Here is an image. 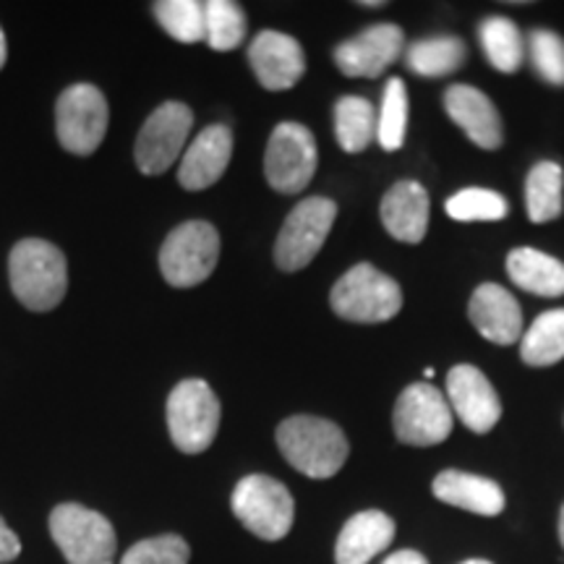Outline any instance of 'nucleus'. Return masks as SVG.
<instances>
[{
    "label": "nucleus",
    "instance_id": "f257e3e1",
    "mask_svg": "<svg viewBox=\"0 0 564 564\" xmlns=\"http://www.w3.org/2000/svg\"><path fill=\"white\" fill-rule=\"evenodd\" d=\"M11 291L30 312H53L66 299L68 267L58 246L40 238H26L11 249Z\"/></svg>",
    "mask_w": 564,
    "mask_h": 564
},
{
    "label": "nucleus",
    "instance_id": "f03ea898",
    "mask_svg": "<svg viewBox=\"0 0 564 564\" xmlns=\"http://www.w3.org/2000/svg\"><path fill=\"white\" fill-rule=\"evenodd\" d=\"M278 447L308 478H333L348 460V440L337 423L319 415H291L278 426Z\"/></svg>",
    "mask_w": 564,
    "mask_h": 564
},
{
    "label": "nucleus",
    "instance_id": "7ed1b4c3",
    "mask_svg": "<svg viewBox=\"0 0 564 564\" xmlns=\"http://www.w3.org/2000/svg\"><path fill=\"white\" fill-rule=\"evenodd\" d=\"M329 303H333V312L345 322L379 324L400 314L403 291L390 274L364 262L335 282Z\"/></svg>",
    "mask_w": 564,
    "mask_h": 564
},
{
    "label": "nucleus",
    "instance_id": "20e7f679",
    "mask_svg": "<svg viewBox=\"0 0 564 564\" xmlns=\"http://www.w3.org/2000/svg\"><path fill=\"white\" fill-rule=\"evenodd\" d=\"M51 535L68 564H112L118 552L116 528L105 514L66 502L51 512Z\"/></svg>",
    "mask_w": 564,
    "mask_h": 564
},
{
    "label": "nucleus",
    "instance_id": "39448f33",
    "mask_svg": "<svg viewBox=\"0 0 564 564\" xmlns=\"http://www.w3.org/2000/svg\"><path fill=\"white\" fill-rule=\"evenodd\" d=\"M232 514L246 531L262 541H280L291 533L295 520L293 494L278 478L251 474L238 481L232 491Z\"/></svg>",
    "mask_w": 564,
    "mask_h": 564
},
{
    "label": "nucleus",
    "instance_id": "423d86ee",
    "mask_svg": "<svg viewBox=\"0 0 564 564\" xmlns=\"http://www.w3.org/2000/svg\"><path fill=\"white\" fill-rule=\"evenodd\" d=\"M220 415V400L202 379L175 384L167 398V432L183 455H199L212 447Z\"/></svg>",
    "mask_w": 564,
    "mask_h": 564
},
{
    "label": "nucleus",
    "instance_id": "0eeeda50",
    "mask_svg": "<svg viewBox=\"0 0 564 564\" xmlns=\"http://www.w3.org/2000/svg\"><path fill=\"white\" fill-rule=\"evenodd\" d=\"M220 259V232L204 220H188L165 238L160 272L173 288H194L215 272Z\"/></svg>",
    "mask_w": 564,
    "mask_h": 564
},
{
    "label": "nucleus",
    "instance_id": "6e6552de",
    "mask_svg": "<svg viewBox=\"0 0 564 564\" xmlns=\"http://www.w3.org/2000/svg\"><path fill=\"white\" fill-rule=\"evenodd\" d=\"M337 204L327 196H312L295 204L291 215L282 223V230L274 243V262L282 272H299L314 262L333 230Z\"/></svg>",
    "mask_w": 564,
    "mask_h": 564
},
{
    "label": "nucleus",
    "instance_id": "1a4fd4ad",
    "mask_svg": "<svg viewBox=\"0 0 564 564\" xmlns=\"http://www.w3.org/2000/svg\"><path fill=\"white\" fill-rule=\"evenodd\" d=\"M55 133L76 158H89L108 133V100L95 84H74L55 102Z\"/></svg>",
    "mask_w": 564,
    "mask_h": 564
},
{
    "label": "nucleus",
    "instance_id": "9d476101",
    "mask_svg": "<svg viewBox=\"0 0 564 564\" xmlns=\"http://www.w3.org/2000/svg\"><path fill=\"white\" fill-rule=\"evenodd\" d=\"M394 436L411 447H434L453 434V408L436 387L421 382L405 387L394 403Z\"/></svg>",
    "mask_w": 564,
    "mask_h": 564
},
{
    "label": "nucleus",
    "instance_id": "9b49d317",
    "mask_svg": "<svg viewBox=\"0 0 564 564\" xmlns=\"http://www.w3.org/2000/svg\"><path fill=\"white\" fill-rule=\"evenodd\" d=\"M194 112L188 105L178 100L162 102L158 110L147 118L137 137V167L144 175H162L175 160L183 158L186 141L192 137Z\"/></svg>",
    "mask_w": 564,
    "mask_h": 564
},
{
    "label": "nucleus",
    "instance_id": "f8f14e48",
    "mask_svg": "<svg viewBox=\"0 0 564 564\" xmlns=\"http://www.w3.org/2000/svg\"><path fill=\"white\" fill-rule=\"evenodd\" d=\"M316 141L306 126L285 121L272 131L264 152L267 183L280 194H301L316 173Z\"/></svg>",
    "mask_w": 564,
    "mask_h": 564
},
{
    "label": "nucleus",
    "instance_id": "ddd939ff",
    "mask_svg": "<svg viewBox=\"0 0 564 564\" xmlns=\"http://www.w3.org/2000/svg\"><path fill=\"white\" fill-rule=\"evenodd\" d=\"M447 403L474 434H489L502 419V400L481 369L457 364L447 373Z\"/></svg>",
    "mask_w": 564,
    "mask_h": 564
},
{
    "label": "nucleus",
    "instance_id": "4468645a",
    "mask_svg": "<svg viewBox=\"0 0 564 564\" xmlns=\"http://www.w3.org/2000/svg\"><path fill=\"white\" fill-rule=\"evenodd\" d=\"M405 51V34L394 24H377L335 47V66L345 76L377 79Z\"/></svg>",
    "mask_w": 564,
    "mask_h": 564
},
{
    "label": "nucleus",
    "instance_id": "2eb2a0df",
    "mask_svg": "<svg viewBox=\"0 0 564 564\" xmlns=\"http://www.w3.org/2000/svg\"><path fill=\"white\" fill-rule=\"evenodd\" d=\"M249 63L259 84L270 91L293 89L306 74V55L301 42L274 30L259 32L251 40Z\"/></svg>",
    "mask_w": 564,
    "mask_h": 564
},
{
    "label": "nucleus",
    "instance_id": "dca6fc26",
    "mask_svg": "<svg viewBox=\"0 0 564 564\" xmlns=\"http://www.w3.org/2000/svg\"><path fill=\"white\" fill-rule=\"evenodd\" d=\"M232 158V133L228 126L212 123L186 147L178 162V183L186 192L215 186L228 171Z\"/></svg>",
    "mask_w": 564,
    "mask_h": 564
},
{
    "label": "nucleus",
    "instance_id": "f3484780",
    "mask_svg": "<svg viewBox=\"0 0 564 564\" xmlns=\"http://www.w3.org/2000/svg\"><path fill=\"white\" fill-rule=\"evenodd\" d=\"M468 316L478 335L494 345H512L523 337V312L510 291L494 282L476 288L470 299Z\"/></svg>",
    "mask_w": 564,
    "mask_h": 564
},
{
    "label": "nucleus",
    "instance_id": "a211bd4d",
    "mask_svg": "<svg viewBox=\"0 0 564 564\" xmlns=\"http://www.w3.org/2000/svg\"><path fill=\"white\" fill-rule=\"evenodd\" d=\"M447 116L468 133V139L481 150H499L502 147V118L481 89L468 84H455L444 91Z\"/></svg>",
    "mask_w": 564,
    "mask_h": 564
},
{
    "label": "nucleus",
    "instance_id": "6ab92c4d",
    "mask_svg": "<svg viewBox=\"0 0 564 564\" xmlns=\"http://www.w3.org/2000/svg\"><path fill=\"white\" fill-rule=\"evenodd\" d=\"M382 223L392 238L421 243L429 230V194L419 181H398L382 199Z\"/></svg>",
    "mask_w": 564,
    "mask_h": 564
},
{
    "label": "nucleus",
    "instance_id": "aec40b11",
    "mask_svg": "<svg viewBox=\"0 0 564 564\" xmlns=\"http://www.w3.org/2000/svg\"><path fill=\"white\" fill-rule=\"evenodd\" d=\"M432 491L440 502L460 507V510L474 514H484V518H494L507 505L502 486L497 481L476 474H463V470H442L434 478Z\"/></svg>",
    "mask_w": 564,
    "mask_h": 564
},
{
    "label": "nucleus",
    "instance_id": "412c9836",
    "mask_svg": "<svg viewBox=\"0 0 564 564\" xmlns=\"http://www.w3.org/2000/svg\"><path fill=\"white\" fill-rule=\"evenodd\" d=\"M394 539V520L379 510H366L352 514L343 525L335 546L337 564H369L373 556L382 554Z\"/></svg>",
    "mask_w": 564,
    "mask_h": 564
},
{
    "label": "nucleus",
    "instance_id": "4be33fe9",
    "mask_svg": "<svg viewBox=\"0 0 564 564\" xmlns=\"http://www.w3.org/2000/svg\"><path fill=\"white\" fill-rule=\"evenodd\" d=\"M507 272L512 282L523 291L544 299L564 295V264L535 249H514L507 257Z\"/></svg>",
    "mask_w": 564,
    "mask_h": 564
},
{
    "label": "nucleus",
    "instance_id": "5701e85b",
    "mask_svg": "<svg viewBox=\"0 0 564 564\" xmlns=\"http://www.w3.org/2000/svg\"><path fill=\"white\" fill-rule=\"evenodd\" d=\"M465 58H468V47H465L460 37H453V34L419 40L405 51L408 68L419 76H429V79L453 74V70L463 66Z\"/></svg>",
    "mask_w": 564,
    "mask_h": 564
},
{
    "label": "nucleus",
    "instance_id": "b1692460",
    "mask_svg": "<svg viewBox=\"0 0 564 564\" xmlns=\"http://www.w3.org/2000/svg\"><path fill=\"white\" fill-rule=\"evenodd\" d=\"M377 108L366 97L348 95L335 105V137L345 152L356 154L377 139Z\"/></svg>",
    "mask_w": 564,
    "mask_h": 564
},
{
    "label": "nucleus",
    "instance_id": "393cba45",
    "mask_svg": "<svg viewBox=\"0 0 564 564\" xmlns=\"http://www.w3.org/2000/svg\"><path fill=\"white\" fill-rule=\"evenodd\" d=\"M564 173L556 162H539L525 181V209L533 223H552L562 215Z\"/></svg>",
    "mask_w": 564,
    "mask_h": 564
},
{
    "label": "nucleus",
    "instance_id": "a878e982",
    "mask_svg": "<svg viewBox=\"0 0 564 564\" xmlns=\"http://www.w3.org/2000/svg\"><path fill=\"white\" fill-rule=\"evenodd\" d=\"M520 358L528 366L544 369L564 358V308H552L535 319L520 345Z\"/></svg>",
    "mask_w": 564,
    "mask_h": 564
},
{
    "label": "nucleus",
    "instance_id": "bb28decb",
    "mask_svg": "<svg viewBox=\"0 0 564 564\" xmlns=\"http://www.w3.org/2000/svg\"><path fill=\"white\" fill-rule=\"evenodd\" d=\"M478 37H481L484 53L489 63L502 74H514L523 66V34L510 19L489 17L478 26Z\"/></svg>",
    "mask_w": 564,
    "mask_h": 564
},
{
    "label": "nucleus",
    "instance_id": "cd10ccee",
    "mask_svg": "<svg viewBox=\"0 0 564 564\" xmlns=\"http://www.w3.org/2000/svg\"><path fill=\"white\" fill-rule=\"evenodd\" d=\"M160 26L183 45L207 40V9L199 0H160L154 3Z\"/></svg>",
    "mask_w": 564,
    "mask_h": 564
},
{
    "label": "nucleus",
    "instance_id": "c85d7f7f",
    "mask_svg": "<svg viewBox=\"0 0 564 564\" xmlns=\"http://www.w3.org/2000/svg\"><path fill=\"white\" fill-rule=\"evenodd\" d=\"M207 9V45L217 53L236 51L246 40V13L232 0H209Z\"/></svg>",
    "mask_w": 564,
    "mask_h": 564
},
{
    "label": "nucleus",
    "instance_id": "c756f323",
    "mask_svg": "<svg viewBox=\"0 0 564 564\" xmlns=\"http://www.w3.org/2000/svg\"><path fill=\"white\" fill-rule=\"evenodd\" d=\"M405 131H408V89L403 79L387 82L384 97H382V110H379L377 121V141L379 147L387 152L400 150L405 144Z\"/></svg>",
    "mask_w": 564,
    "mask_h": 564
},
{
    "label": "nucleus",
    "instance_id": "7c9ffc66",
    "mask_svg": "<svg viewBox=\"0 0 564 564\" xmlns=\"http://www.w3.org/2000/svg\"><path fill=\"white\" fill-rule=\"evenodd\" d=\"M507 199L489 188H463L447 199V215L457 223H494L507 217Z\"/></svg>",
    "mask_w": 564,
    "mask_h": 564
},
{
    "label": "nucleus",
    "instance_id": "2f4dec72",
    "mask_svg": "<svg viewBox=\"0 0 564 564\" xmlns=\"http://www.w3.org/2000/svg\"><path fill=\"white\" fill-rule=\"evenodd\" d=\"M192 549L175 533L154 535V539L139 541L123 554L121 564H188Z\"/></svg>",
    "mask_w": 564,
    "mask_h": 564
},
{
    "label": "nucleus",
    "instance_id": "473e14b6",
    "mask_svg": "<svg viewBox=\"0 0 564 564\" xmlns=\"http://www.w3.org/2000/svg\"><path fill=\"white\" fill-rule=\"evenodd\" d=\"M531 61L539 76L549 84L564 87V40L560 34L539 30L531 34Z\"/></svg>",
    "mask_w": 564,
    "mask_h": 564
},
{
    "label": "nucleus",
    "instance_id": "72a5a7b5",
    "mask_svg": "<svg viewBox=\"0 0 564 564\" xmlns=\"http://www.w3.org/2000/svg\"><path fill=\"white\" fill-rule=\"evenodd\" d=\"M19 554H21V541H19V535L13 533L9 525H6L3 518H0V564L17 560Z\"/></svg>",
    "mask_w": 564,
    "mask_h": 564
},
{
    "label": "nucleus",
    "instance_id": "f704fd0d",
    "mask_svg": "<svg viewBox=\"0 0 564 564\" xmlns=\"http://www.w3.org/2000/svg\"><path fill=\"white\" fill-rule=\"evenodd\" d=\"M382 564H429V560L413 549H403V552H394L387 556Z\"/></svg>",
    "mask_w": 564,
    "mask_h": 564
},
{
    "label": "nucleus",
    "instance_id": "c9c22d12",
    "mask_svg": "<svg viewBox=\"0 0 564 564\" xmlns=\"http://www.w3.org/2000/svg\"><path fill=\"white\" fill-rule=\"evenodd\" d=\"M6 61H9V45H6V34L0 30V68L6 66Z\"/></svg>",
    "mask_w": 564,
    "mask_h": 564
},
{
    "label": "nucleus",
    "instance_id": "e433bc0d",
    "mask_svg": "<svg viewBox=\"0 0 564 564\" xmlns=\"http://www.w3.org/2000/svg\"><path fill=\"white\" fill-rule=\"evenodd\" d=\"M560 541H562V546H564V507H562V512H560Z\"/></svg>",
    "mask_w": 564,
    "mask_h": 564
},
{
    "label": "nucleus",
    "instance_id": "4c0bfd02",
    "mask_svg": "<svg viewBox=\"0 0 564 564\" xmlns=\"http://www.w3.org/2000/svg\"><path fill=\"white\" fill-rule=\"evenodd\" d=\"M463 564H491V562H486V560H468V562H463Z\"/></svg>",
    "mask_w": 564,
    "mask_h": 564
}]
</instances>
